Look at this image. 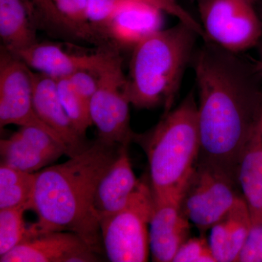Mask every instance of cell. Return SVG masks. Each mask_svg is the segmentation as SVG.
Listing matches in <instances>:
<instances>
[{"instance_id": "obj_1", "label": "cell", "mask_w": 262, "mask_h": 262, "mask_svg": "<svg viewBox=\"0 0 262 262\" xmlns=\"http://www.w3.org/2000/svg\"><path fill=\"white\" fill-rule=\"evenodd\" d=\"M199 100V158L237 176L241 152L262 111L253 62L207 41L193 56Z\"/></svg>"}, {"instance_id": "obj_2", "label": "cell", "mask_w": 262, "mask_h": 262, "mask_svg": "<svg viewBox=\"0 0 262 262\" xmlns=\"http://www.w3.org/2000/svg\"><path fill=\"white\" fill-rule=\"evenodd\" d=\"M120 146L98 139L65 163L35 173L29 210L37 214V221L29 227L30 238L51 232H73L98 252L101 234L95 194Z\"/></svg>"}, {"instance_id": "obj_3", "label": "cell", "mask_w": 262, "mask_h": 262, "mask_svg": "<svg viewBox=\"0 0 262 262\" xmlns=\"http://www.w3.org/2000/svg\"><path fill=\"white\" fill-rule=\"evenodd\" d=\"M198 34L185 24L160 29L134 47L127 80L130 104L138 108L173 107Z\"/></svg>"}, {"instance_id": "obj_4", "label": "cell", "mask_w": 262, "mask_h": 262, "mask_svg": "<svg viewBox=\"0 0 262 262\" xmlns=\"http://www.w3.org/2000/svg\"><path fill=\"white\" fill-rule=\"evenodd\" d=\"M139 139L149 162L153 195L182 196L201 151L194 92L191 91L177 108L165 113L149 134Z\"/></svg>"}, {"instance_id": "obj_5", "label": "cell", "mask_w": 262, "mask_h": 262, "mask_svg": "<svg viewBox=\"0 0 262 262\" xmlns=\"http://www.w3.org/2000/svg\"><path fill=\"white\" fill-rule=\"evenodd\" d=\"M154 208L151 186L140 181L126 206L100 220L101 241L110 261H148L149 223Z\"/></svg>"}, {"instance_id": "obj_6", "label": "cell", "mask_w": 262, "mask_h": 262, "mask_svg": "<svg viewBox=\"0 0 262 262\" xmlns=\"http://www.w3.org/2000/svg\"><path fill=\"white\" fill-rule=\"evenodd\" d=\"M237 176L208 160L198 158L181 201L186 217L203 233L241 199Z\"/></svg>"}, {"instance_id": "obj_7", "label": "cell", "mask_w": 262, "mask_h": 262, "mask_svg": "<svg viewBox=\"0 0 262 262\" xmlns=\"http://www.w3.org/2000/svg\"><path fill=\"white\" fill-rule=\"evenodd\" d=\"M96 73L98 89L90 101L89 108L98 139L110 145H128L134 138L130 127V102L127 77L117 51L112 50L107 60Z\"/></svg>"}, {"instance_id": "obj_8", "label": "cell", "mask_w": 262, "mask_h": 262, "mask_svg": "<svg viewBox=\"0 0 262 262\" xmlns=\"http://www.w3.org/2000/svg\"><path fill=\"white\" fill-rule=\"evenodd\" d=\"M201 20L208 41L232 53L248 51L261 39V18L250 0H208Z\"/></svg>"}, {"instance_id": "obj_9", "label": "cell", "mask_w": 262, "mask_h": 262, "mask_svg": "<svg viewBox=\"0 0 262 262\" xmlns=\"http://www.w3.org/2000/svg\"><path fill=\"white\" fill-rule=\"evenodd\" d=\"M32 72L18 57L2 48L0 126L1 128L9 125L37 127L67 147L58 134L45 124L36 113L33 102Z\"/></svg>"}, {"instance_id": "obj_10", "label": "cell", "mask_w": 262, "mask_h": 262, "mask_svg": "<svg viewBox=\"0 0 262 262\" xmlns=\"http://www.w3.org/2000/svg\"><path fill=\"white\" fill-rule=\"evenodd\" d=\"M2 163L28 173H37L68 149L48 132L34 126H22L0 141Z\"/></svg>"}, {"instance_id": "obj_11", "label": "cell", "mask_w": 262, "mask_h": 262, "mask_svg": "<svg viewBox=\"0 0 262 262\" xmlns=\"http://www.w3.org/2000/svg\"><path fill=\"white\" fill-rule=\"evenodd\" d=\"M96 251L80 236L60 231L38 234L0 256L1 262L98 261Z\"/></svg>"}, {"instance_id": "obj_12", "label": "cell", "mask_w": 262, "mask_h": 262, "mask_svg": "<svg viewBox=\"0 0 262 262\" xmlns=\"http://www.w3.org/2000/svg\"><path fill=\"white\" fill-rule=\"evenodd\" d=\"M182 196H154L149 223L150 254L153 261L173 262L182 245L189 237L190 221L182 212Z\"/></svg>"}, {"instance_id": "obj_13", "label": "cell", "mask_w": 262, "mask_h": 262, "mask_svg": "<svg viewBox=\"0 0 262 262\" xmlns=\"http://www.w3.org/2000/svg\"><path fill=\"white\" fill-rule=\"evenodd\" d=\"M112 50H104L94 54H72L57 45L37 42L15 56L31 70L53 78H66L81 70L97 72L107 60Z\"/></svg>"}, {"instance_id": "obj_14", "label": "cell", "mask_w": 262, "mask_h": 262, "mask_svg": "<svg viewBox=\"0 0 262 262\" xmlns=\"http://www.w3.org/2000/svg\"><path fill=\"white\" fill-rule=\"evenodd\" d=\"M33 102L36 113L45 124L55 131L68 149V156L78 154L88 145L66 113L58 96L56 79L32 72Z\"/></svg>"}, {"instance_id": "obj_15", "label": "cell", "mask_w": 262, "mask_h": 262, "mask_svg": "<svg viewBox=\"0 0 262 262\" xmlns=\"http://www.w3.org/2000/svg\"><path fill=\"white\" fill-rule=\"evenodd\" d=\"M140 180L136 179L127 152V145L120 146L116 159L98 183L94 210L98 221L122 209Z\"/></svg>"}, {"instance_id": "obj_16", "label": "cell", "mask_w": 262, "mask_h": 262, "mask_svg": "<svg viewBox=\"0 0 262 262\" xmlns=\"http://www.w3.org/2000/svg\"><path fill=\"white\" fill-rule=\"evenodd\" d=\"M163 11L143 0H127L103 30L115 42L133 48L162 29Z\"/></svg>"}, {"instance_id": "obj_17", "label": "cell", "mask_w": 262, "mask_h": 262, "mask_svg": "<svg viewBox=\"0 0 262 262\" xmlns=\"http://www.w3.org/2000/svg\"><path fill=\"white\" fill-rule=\"evenodd\" d=\"M237 178L252 223L262 222V111L239 157Z\"/></svg>"}, {"instance_id": "obj_18", "label": "cell", "mask_w": 262, "mask_h": 262, "mask_svg": "<svg viewBox=\"0 0 262 262\" xmlns=\"http://www.w3.org/2000/svg\"><path fill=\"white\" fill-rule=\"evenodd\" d=\"M252 225L244 196L211 229L210 246L216 262H236Z\"/></svg>"}, {"instance_id": "obj_19", "label": "cell", "mask_w": 262, "mask_h": 262, "mask_svg": "<svg viewBox=\"0 0 262 262\" xmlns=\"http://www.w3.org/2000/svg\"><path fill=\"white\" fill-rule=\"evenodd\" d=\"M0 37L13 54L37 42L35 21L24 0H0Z\"/></svg>"}, {"instance_id": "obj_20", "label": "cell", "mask_w": 262, "mask_h": 262, "mask_svg": "<svg viewBox=\"0 0 262 262\" xmlns=\"http://www.w3.org/2000/svg\"><path fill=\"white\" fill-rule=\"evenodd\" d=\"M35 182V173H28L6 164L0 167V210L27 207Z\"/></svg>"}, {"instance_id": "obj_21", "label": "cell", "mask_w": 262, "mask_h": 262, "mask_svg": "<svg viewBox=\"0 0 262 262\" xmlns=\"http://www.w3.org/2000/svg\"><path fill=\"white\" fill-rule=\"evenodd\" d=\"M27 207L0 210V256L29 239V227L24 221Z\"/></svg>"}, {"instance_id": "obj_22", "label": "cell", "mask_w": 262, "mask_h": 262, "mask_svg": "<svg viewBox=\"0 0 262 262\" xmlns=\"http://www.w3.org/2000/svg\"><path fill=\"white\" fill-rule=\"evenodd\" d=\"M58 96L66 113L81 136L93 125L89 103L77 93L68 78L57 79Z\"/></svg>"}, {"instance_id": "obj_23", "label": "cell", "mask_w": 262, "mask_h": 262, "mask_svg": "<svg viewBox=\"0 0 262 262\" xmlns=\"http://www.w3.org/2000/svg\"><path fill=\"white\" fill-rule=\"evenodd\" d=\"M58 9L70 24L77 37L84 39L96 37L94 29L88 19L89 0H53Z\"/></svg>"}, {"instance_id": "obj_24", "label": "cell", "mask_w": 262, "mask_h": 262, "mask_svg": "<svg viewBox=\"0 0 262 262\" xmlns=\"http://www.w3.org/2000/svg\"><path fill=\"white\" fill-rule=\"evenodd\" d=\"M173 262H216L209 241L201 236L189 237L177 251Z\"/></svg>"}, {"instance_id": "obj_25", "label": "cell", "mask_w": 262, "mask_h": 262, "mask_svg": "<svg viewBox=\"0 0 262 262\" xmlns=\"http://www.w3.org/2000/svg\"><path fill=\"white\" fill-rule=\"evenodd\" d=\"M127 0H89L88 19L94 28L103 29Z\"/></svg>"}, {"instance_id": "obj_26", "label": "cell", "mask_w": 262, "mask_h": 262, "mask_svg": "<svg viewBox=\"0 0 262 262\" xmlns=\"http://www.w3.org/2000/svg\"><path fill=\"white\" fill-rule=\"evenodd\" d=\"M143 1L155 5L160 8L162 11L166 12L169 14L177 17L179 22H182L192 28L198 34L200 38L203 39V41L208 40L201 24L185 10L183 9L182 7L179 6L176 3L175 0H143Z\"/></svg>"}, {"instance_id": "obj_27", "label": "cell", "mask_w": 262, "mask_h": 262, "mask_svg": "<svg viewBox=\"0 0 262 262\" xmlns=\"http://www.w3.org/2000/svg\"><path fill=\"white\" fill-rule=\"evenodd\" d=\"M237 262H262V222L252 223Z\"/></svg>"}, {"instance_id": "obj_28", "label": "cell", "mask_w": 262, "mask_h": 262, "mask_svg": "<svg viewBox=\"0 0 262 262\" xmlns=\"http://www.w3.org/2000/svg\"><path fill=\"white\" fill-rule=\"evenodd\" d=\"M38 9L45 21L60 32L75 35L70 24L53 3V0H30Z\"/></svg>"}, {"instance_id": "obj_29", "label": "cell", "mask_w": 262, "mask_h": 262, "mask_svg": "<svg viewBox=\"0 0 262 262\" xmlns=\"http://www.w3.org/2000/svg\"><path fill=\"white\" fill-rule=\"evenodd\" d=\"M66 78L69 79L77 93L90 103V101L97 91V73L89 70H81Z\"/></svg>"}, {"instance_id": "obj_30", "label": "cell", "mask_w": 262, "mask_h": 262, "mask_svg": "<svg viewBox=\"0 0 262 262\" xmlns=\"http://www.w3.org/2000/svg\"><path fill=\"white\" fill-rule=\"evenodd\" d=\"M258 15H259L260 18H261L262 24V13H260V14ZM258 46H259V54H258V58L256 61H253V63H254L255 67H256L258 73H259L262 77V37Z\"/></svg>"}, {"instance_id": "obj_31", "label": "cell", "mask_w": 262, "mask_h": 262, "mask_svg": "<svg viewBox=\"0 0 262 262\" xmlns=\"http://www.w3.org/2000/svg\"><path fill=\"white\" fill-rule=\"evenodd\" d=\"M250 1H251V0H250Z\"/></svg>"}]
</instances>
